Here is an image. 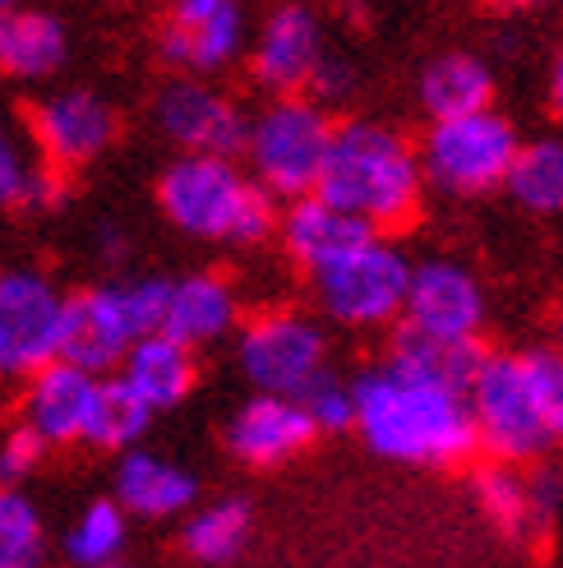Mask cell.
<instances>
[{
    "label": "cell",
    "mask_w": 563,
    "mask_h": 568,
    "mask_svg": "<svg viewBox=\"0 0 563 568\" xmlns=\"http://www.w3.org/2000/svg\"><path fill=\"white\" fill-rule=\"evenodd\" d=\"M411 273L416 264L407 260V250H398L379 232L351 254H342L337 264L319 268L309 282H315V301L324 310V320L370 333V328L402 324Z\"/></svg>",
    "instance_id": "obj_8"
},
{
    "label": "cell",
    "mask_w": 563,
    "mask_h": 568,
    "mask_svg": "<svg viewBox=\"0 0 563 568\" xmlns=\"http://www.w3.org/2000/svg\"><path fill=\"white\" fill-rule=\"evenodd\" d=\"M370 236H379L370 222H360L356 213L337 209L332 199H324L319 190L291 199V204L282 209V222H277V241H282V250H287V260L296 268H305L309 277H315L319 268H328V264H337L342 254H351Z\"/></svg>",
    "instance_id": "obj_18"
},
{
    "label": "cell",
    "mask_w": 563,
    "mask_h": 568,
    "mask_svg": "<svg viewBox=\"0 0 563 568\" xmlns=\"http://www.w3.org/2000/svg\"><path fill=\"white\" fill-rule=\"evenodd\" d=\"M125 541H130V514L121 508L116 495H102L74 514V523L61 536V550L79 568H111V564H121Z\"/></svg>",
    "instance_id": "obj_26"
},
{
    "label": "cell",
    "mask_w": 563,
    "mask_h": 568,
    "mask_svg": "<svg viewBox=\"0 0 563 568\" xmlns=\"http://www.w3.org/2000/svg\"><path fill=\"white\" fill-rule=\"evenodd\" d=\"M282 199L240 166V158L181 153L157 176V209L190 241L208 245H259L277 236Z\"/></svg>",
    "instance_id": "obj_3"
},
{
    "label": "cell",
    "mask_w": 563,
    "mask_h": 568,
    "mask_svg": "<svg viewBox=\"0 0 563 568\" xmlns=\"http://www.w3.org/2000/svg\"><path fill=\"white\" fill-rule=\"evenodd\" d=\"M121 134V116L89 89H61L33 106V144L55 172H83L93 166Z\"/></svg>",
    "instance_id": "obj_15"
},
{
    "label": "cell",
    "mask_w": 563,
    "mask_h": 568,
    "mask_svg": "<svg viewBox=\"0 0 563 568\" xmlns=\"http://www.w3.org/2000/svg\"><path fill=\"white\" fill-rule=\"evenodd\" d=\"M166 292H172V282L162 277H106L74 292L65 324V361L93 375H116L139 337L162 333Z\"/></svg>",
    "instance_id": "obj_4"
},
{
    "label": "cell",
    "mask_w": 563,
    "mask_h": 568,
    "mask_svg": "<svg viewBox=\"0 0 563 568\" xmlns=\"http://www.w3.org/2000/svg\"><path fill=\"white\" fill-rule=\"evenodd\" d=\"M249 531H255V508H249L240 495L194 504L181 523V550L204 568H227L245 555Z\"/></svg>",
    "instance_id": "obj_25"
},
{
    "label": "cell",
    "mask_w": 563,
    "mask_h": 568,
    "mask_svg": "<svg viewBox=\"0 0 563 568\" xmlns=\"http://www.w3.org/2000/svg\"><path fill=\"white\" fill-rule=\"evenodd\" d=\"M111 568H130V564H125V559H121V564H111Z\"/></svg>",
    "instance_id": "obj_40"
},
{
    "label": "cell",
    "mask_w": 563,
    "mask_h": 568,
    "mask_svg": "<svg viewBox=\"0 0 563 568\" xmlns=\"http://www.w3.org/2000/svg\"><path fill=\"white\" fill-rule=\"evenodd\" d=\"M249 10L245 0H166L157 28V55L176 74H222L249 55Z\"/></svg>",
    "instance_id": "obj_11"
},
{
    "label": "cell",
    "mask_w": 563,
    "mask_h": 568,
    "mask_svg": "<svg viewBox=\"0 0 563 568\" xmlns=\"http://www.w3.org/2000/svg\"><path fill=\"white\" fill-rule=\"evenodd\" d=\"M471 499L481 508V518L513 546H531L545 536V518L536 490H531V467H513V463H485L471 476Z\"/></svg>",
    "instance_id": "obj_22"
},
{
    "label": "cell",
    "mask_w": 563,
    "mask_h": 568,
    "mask_svg": "<svg viewBox=\"0 0 563 568\" xmlns=\"http://www.w3.org/2000/svg\"><path fill=\"white\" fill-rule=\"evenodd\" d=\"M550 106H554V116L563 121V51H559V61L550 70Z\"/></svg>",
    "instance_id": "obj_37"
},
{
    "label": "cell",
    "mask_w": 563,
    "mask_h": 568,
    "mask_svg": "<svg viewBox=\"0 0 563 568\" xmlns=\"http://www.w3.org/2000/svg\"><path fill=\"white\" fill-rule=\"evenodd\" d=\"M416 98L420 111L430 121H448V116H471V111H485L494 98V74L481 55L471 51H443L420 70L416 79Z\"/></svg>",
    "instance_id": "obj_24"
},
{
    "label": "cell",
    "mask_w": 563,
    "mask_h": 568,
    "mask_svg": "<svg viewBox=\"0 0 563 568\" xmlns=\"http://www.w3.org/2000/svg\"><path fill=\"white\" fill-rule=\"evenodd\" d=\"M526 361H531V375H536V388H541L550 435L563 448V352H526Z\"/></svg>",
    "instance_id": "obj_34"
},
{
    "label": "cell",
    "mask_w": 563,
    "mask_h": 568,
    "mask_svg": "<svg viewBox=\"0 0 563 568\" xmlns=\"http://www.w3.org/2000/svg\"><path fill=\"white\" fill-rule=\"evenodd\" d=\"M559 352H563V310H559Z\"/></svg>",
    "instance_id": "obj_39"
},
{
    "label": "cell",
    "mask_w": 563,
    "mask_h": 568,
    "mask_svg": "<svg viewBox=\"0 0 563 568\" xmlns=\"http://www.w3.org/2000/svg\"><path fill=\"white\" fill-rule=\"evenodd\" d=\"M116 375L162 416V412H176L194 393V384H199V352L176 343L172 333H149L130 347Z\"/></svg>",
    "instance_id": "obj_21"
},
{
    "label": "cell",
    "mask_w": 563,
    "mask_h": 568,
    "mask_svg": "<svg viewBox=\"0 0 563 568\" xmlns=\"http://www.w3.org/2000/svg\"><path fill=\"white\" fill-rule=\"evenodd\" d=\"M503 190H509L526 213H541V217L563 213V134L522 139V153H518Z\"/></svg>",
    "instance_id": "obj_28"
},
{
    "label": "cell",
    "mask_w": 563,
    "mask_h": 568,
    "mask_svg": "<svg viewBox=\"0 0 563 568\" xmlns=\"http://www.w3.org/2000/svg\"><path fill=\"white\" fill-rule=\"evenodd\" d=\"M426 185L430 181L420 166V144H411L402 130L370 116L337 125L319 176V194L332 199L337 209L370 222L375 232H398L420 213Z\"/></svg>",
    "instance_id": "obj_2"
},
{
    "label": "cell",
    "mask_w": 563,
    "mask_h": 568,
    "mask_svg": "<svg viewBox=\"0 0 563 568\" xmlns=\"http://www.w3.org/2000/svg\"><path fill=\"white\" fill-rule=\"evenodd\" d=\"M98 254H102V264H121L125 254H130V241L116 222H102L98 226Z\"/></svg>",
    "instance_id": "obj_36"
},
{
    "label": "cell",
    "mask_w": 563,
    "mask_h": 568,
    "mask_svg": "<svg viewBox=\"0 0 563 568\" xmlns=\"http://www.w3.org/2000/svg\"><path fill=\"white\" fill-rule=\"evenodd\" d=\"M65 51H70V38L55 14L28 10V6L0 14V79H14V83L51 79L65 65Z\"/></svg>",
    "instance_id": "obj_23"
},
{
    "label": "cell",
    "mask_w": 563,
    "mask_h": 568,
    "mask_svg": "<svg viewBox=\"0 0 563 568\" xmlns=\"http://www.w3.org/2000/svg\"><path fill=\"white\" fill-rule=\"evenodd\" d=\"M332 134H337V121L328 106H319L309 93H287L249 116V139L240 162L282 204H291V199L319 190Z\"/></svg>",
    "instance_id": "obj_6"
},
{
    "label": "cell",
    "mask_w": 563,
    "mask_h": 568,
    "mask_svg": "<svg viewBox=\"0 0 563 568\" xmlns=\"http://www.w3.org/2000/svg\"><path fill=\"white\" fill-rule=\"evenodd\" d=\"M356 435L365 448L402 467H462L481 453L471 397L462 384L379 361L351 379Z\"/></svg>",
    "instance_id": "obj_1"
},
{
    "label": "cell",
    "mask_w": 563,
    "mask_h": 568,
    "mask_svg": "<svg viewBox=\"0 0 563 568\" xmlns=\"http://www.w3.org/2000/svg\"><path fill=\"white\" fill-rule=\"evenodd\" d=\"M232 347H236V371L249 384V393L305 397L328 375L324 324L291 305H273L249 315L232 337Z\"/></svg>",
    "instance_id": "obj_9"
},
{
    "label": "cell",
    "mask_w": 563,
    "mask_h": 568,
    "mask_svg": "<svg viewBox=\"0 0 563 568\" xmlns=\"http://www.w3.org/2000/svg\"><path fill=\"white\" fill-rule=\"evenodd\" d=\"M305 412L315 416V425H319V435H342V430H356V388H351V379H337L332 371L309 388L305 397Z\"/></svg>",
    "instance_id": "obj_32"
},
{
    "label": "cell",
    "mask_w": 563,
    "mask_h": 568,
    "mask_svg": "<svg viewBox=\"0 0 563 568\" xmlns=\"http://www.w3.org/2000/svg\"><path fill=\"white\" fill-rule=\"evenodd\" d=\"M47 458V439L33 435L23 420H14L6 435H0V486L23 490V480L33 476Z\"/></svg>",
    "instance_id": "obj_33"
},
{
    "label": "cell",
    "mask_w": 563,
    "mask_h": 568,
    "mask_svg": "<svg viewBox=\"0 0 563 568\" xmlns=\"http://www.w3.org/2000/svg\"><path fill=\"white\" fill-rule=\"evenodd\" d=\"M47 172V162L28 158V144L23 134L14 130L10 111L0 106V204H14V209H28L33 204V190Z\"/></svg>",
    "instance_id": "obj_31"
},
{
    "label": "cell",
    "mask_w": 563,
    "mask_h": 568,
    "mask_svg": "<svg viewBox=\"0 0 563 568\" xmlns=\"http://www.w3.org/2000/svg\"><path fill=\"white\" fill-rule=\"evenodd\" d=\"M240 292L232 287V277L222 273H185L166 292V320L162 333H172L176 343L204 352L217 347L227 337L240 333Z\"/></svg>",
    "instance_id": "obj_20"
},
{
    "label": "cell",
    "mask_w": 563,
    "mask_h": 568,
    "mask_svg": "<svg viewBox=\"0 0 563 568\" xmlns=\"http://www.w3.org/2000/svg\"><path fill=\"white\" fill-rule=\"evenodd\" d=\"M153 407L139 397L121 375H102V388H98V407H93V420H89V448L98 453H130L144 444L149 425H153Z\"/></svg>",
    "instance_id": "obj_27"
},
{
    "label": "cell",
    "mask_w": 563,
    "mask_h": 568,
    "mask_svg": "<svg viewBox=\"0 0 563 568\" xmlns=\"http://www.w3.org/2000/svg\"><path fill=\"white\" fill-rule=\"evenodd\" d=\"M47 523L23 490L0 486V568H47Z\"/></svg>",
    "instance_id": "obj_30"
},
{
    "label": "cell",
    "mask_w": 563,
    "mask_h": 568,
    "mask_svg": "<svg viewBox=\"0 0 563 568\" xmlns=\"http://www.w3.org/2000/svg\"><path fill=\"white\" fill-rule=\"evenodd\" d=\"M356 65L347 61V55H337V51H328L324 55V65L315 70V79H309V98H315L319 106H328V111H337L342 102H351V93H356Z\"/></svg>",
    "instance_id": "obj_35"
},
{
    "label": "cell",
    "mask_w": 563,
    "mask_h": 568,
    "mask_svg": "<svg viewBox=\"0 0 563 568\" xmlns=\"http://www.w3.org/2000/svg\"><path fill=\"white\" fill-rule=\"evenodd\" d=\"M153 121L162 139L181 153H213V158H245L249 139V111L227 98L217 83L199 74H181L157 89Z\"/></svg>",
    "instance_id": "obj_12"
},
{
    "label": "cell",
    "mask_w": 563,
    "mask_h": 568,
    "mask_svg": "<svg viewBox=\"0 0 563 568\" xmlns=\"http://www.w3.org/2000/svg\"><path fill=\"white\" fill-rule=\"evenodd\" d=\"M324 55H328L324 19L305 0H287V6L264 14L255 42H249V74L273 98L305 93L315 70L324 65Z\"/></svg>",
    "instance_id": "obj_14"
},
{
    "label": "cell",
    "mask_w": 563,
    "mask_h": 568,
    "mask_svg": "<svg viewBox=\"0 0 563 568\" xmlns=\"http://www.w3.org/2000/svg\"><path fill=\"white\" fill-rule=\"evenodd\" d=\"M388 361L407 365V371H420V375H434V379L471 388L485 352H481V343H439V337L398 328V337H392V347H388Z\"/></svg>",
    "instance_id": "obj_29"
},
{
    "label": "cell",
    "mask_w": 563,
    "mask_h": 568,
    "mask_svg": "<svg viewBox=\"0 0 563 568\" xmlns=\"http://www.w3.org/2000/svg\"><path fill=\"white\" fill-rule=\"evenodd\" d=\"M467 397L485 458L536 467L550 458V448H559L526 352H485Z\"/></svg>",
    "instance_id": "obj_5"
},
{
    "label": "cell",
    "mask_w": 563,
    "mask_h": 568,
    "mask_svg": "<svg viewBox=\"0 0 563 568\" xmlns=\"http://www.w3.org/2000/svg\"><path fill=\"white\" fill-rule=\"evenodd\" d=\"M14 6H23V0H0V14H6V10H14Z\"/></svg>",
    "instance_id": "obj_38"
},
{
    "label": "cell",
    "mask_w": 563,
    "mask_h": 568,
    "mask_svg": "<svg viewBox=\"0 0 563 568\" xmlns=\"http://www.w3.org/2000/svg\"><path fill=\"white\" fill-rule=\"evenodd\" d=\"M518 153H522L518 130L494 106L471 111V116L430 121L426 139H420L426 181L453 199H481L490 190H503Z\"/></svg>",
    "instance_id": "obj_7"
},
{
    "label": "cell",
    "mask_w": 563,
    "mask_h": 568,
    "mask_svg": "<svg viewBox=\"0 0 563 568\" xmlns=\"http://www.w3.org/2000/svg\"><path fill=\"white\" fill-rule=\"evenodd\" d=\"M98 388L102 375L83 371L74 361H51L42 365L38 375L23 379L19 393V420L28 425L33 435L47 439V448H74L89 439V420L98 407Z\"/></svg>",
    "instance_id": "obj_17"
},
{
    "label": "cell",
    "mask_w": 563,
    "mask_h": 568,
    "mask_svg": "<svg viewBox=\"0 0 563 568\" xmlns=\"http://www.w3.org/2000/svg\"><path fill=\"white\" fill-rule=\"evenodd\" d=\"M111 495L121 499V508L130 518L166 523V518H185L190 508L199 504V480H194V471H185L181 463L166 458V453H153V448L139 444L116 458Z\"/></svg>",
    "instance_id": "obj_19"
},
{
    "label": "cell",
    "mask_w": 563,
    "mask_h": 568,
    "mask_svg": "<svg viewBox=\"0 0 563 568\" xmlns=\"http://www.w3.org/2000/svg\"><path fill=\"white\" fill-rule=\"evenodd\" d=\"M319 425L305 412L300 397H282V393H249L245 403L227 416L222 425V444L240 467H282L300 458V453L315 444Z\"/></svg>",
    "instance_id": "obj_16"
},
{
    "label": "cell",
    "mask_w": 563,
    "mask_h": 568,
    "mask_svg": "<svg viewBox=\"0 0 563 568\" xmlns=\"http://www.w3.org/2000/svg\"><path fill=\"white\" fill-rule=\"evenodd\" d=\"M70 292L42 268H0V379H28L65 356Z\"/></svg>",
    "instance_id": "obj_10"
},
{
    "label": "cell",
    "mask_w": 563,
    "mask_h": 568,
    "mask_svg": "<svg viewBox=\"0 0 563 568\" xmlns=\"http://www.w3.org/2000/svg\"><path fill=\"white\" fill-rule=\"evenodd\" d=\"M485 320H490L485 287L467 264L443 260V254L416 264L402 328L439 337V343H481Z\"/></svg>",
    "instance_id": "obj_13"
}]
</instances>
